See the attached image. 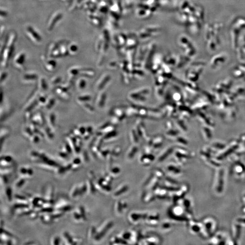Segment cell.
<instances>
[{"label":"cell","instance_id":"1","mask_svg":"<svg viewBox=\"0 0 245 245\" xmlns=\"http://www.w3.org/2000/svg\"><path fill=\"white\" fill-rule=\"evenodd\" d=\"M17 39V34L12 32L6 38L3 44H1V66L6 68L8 66L10 58L14 50L15 43Z\"/></svg>","mask_w":245,"mask_h":245},{"label":"cell","instance_id":"2","mask_svg":"<svg viewBox=\"0 0 245 245\" xmlns=\"http://www.w3.org/2000/svg\"><path fill=\"white\" fill-rule=\"evenodd\" d=\"M202 228L200 234L204 238L212 236L217 227V221L212 216H207L201 222Z\"/></svg>","mask_w":245,"mask_h":245},{"label":"cell","instance_id":"3","mask_svg":"<svg viewBox=\"0 0 245 245\" xmlns=\"http://www.w3.org/2000/svg\"><path fill=\"white\" fill-rule=\"evenodd\" d=\"M224 170L223 168L219 167L216 172L213 188L216 194H221L224 189Z\"/></svg>","mask_w":245,"mask_h":245},{"label":"cell","instance_id":"4","mask_svg":"<svg viewBox=\"0 0 245 245\" xmlns=\"http://www.w3.org/2000/svg\"><path fill=\"white\" fill-rule=\"evenodd\" d=\"M25 32L27 37L34 43L39 44L41 42L42 37L37 31L31 25H28L25 27Z\"/></svg>","mask_w":245,"mask_h":245},{"label":"cell","instance_id":"5","mask_svg":"<svg viewBox=\"0 0 245 245\" xmlns=\"http://www.w3.org/2000/svg\"><path fill=\"white\" fill-rule=\"evenodd\" d=\"M63 18V14L60 11H56L52 14L48 21L47 25V31H51L55 28L57 24Z\"/></svg>","mask_w":245,"mask_h":245},{"label":"cell","instance_id":"6","mask_svg":"<svg viewBox=\"0 0 245 245\" xmlns=\"http://www.w3.org/2000/svg\"><path fill=\"white\" fill-rule=\"evenodd\" d=\"M226 233L223 231H219L213 235L210 239L212 244L224 245L226 244L227 239Z\"/></svg>","mask_w":245,"mask_h":245},{"label":"cell","instance_id":"7","mask_svg":"<svg viewBox=\"0 0 245 245\" xmlns=\"http://www.w3.org/2000/svg\"><path fill=\"white\" fill-rule=\"evenodd\" d=\"M26 59V54L25 52H20L15 56L13 60V63L15 67L20 70H22L24 67Z\"/></svg>","mask_w":245,"mask_h":245},{"label":"cell","instance_id":"8","mask_svg":"<svg viewBox=\"0 0 245 245\" xmlns=\"http://www.w3.org/2000/svg\"><path fill=\"white\" fill-rule=\"evenodd\" d=\"M41 60L44 63L45 69L49 72H52L55 71L57 66V62L54 58H51L50 59H47L45 56H41Z\"/></svg>","mask_w":245,"mask_h":245},{"label":"cell","instance_id":"9","mask_svg":"<svg viewBox=\"0 0 245 245\" xmlns=\"http://www.w3.org/2000/svg\"><path fill=\"white\" fill-rule=\"evenodd\" d=\"M232 173L235 177H243L245 173V167L242 163L235 161L232 166Z\"/></svg>","mask_w":245,"mask_h":245},{"label":"cell","instance_id":"10","mask_svg":"<svg viewBox=\"0 0 245 245\" xmlns=\"http://www.w3.org/2000/svg\"><path fill=\"white\" fill-rule=\"evenodd\" d=\"M113 224L112 222H109L103 225L99 230H97L96 234L94 238L97 241L100 240L104 235H106L108 230L111 228Z\"/></svg>","mask_w":245,"mask_h":245},{"label":"cell","instance_id":"11","mask_svg":"<svg viewBox=\"0 0 245 245\" xmlns=\"http://www.w3.org/2000/svg\"><path fill=\"white\" fill-rule=\"evenodd\" d=\"M38 80V76L34 73H28L24 74L22 78V81L25 84H33Z\"/></svg>","mask_w":245,"mask_h":245},{"label":"cell","instance_id":"12","mask_svg":"<svg viewBox=\"0 0 245 245\" xmlns=\"http://www.w3.org/2000/svg\"><path fill=\"white\" fill-rule=\"evenodd\" d=\"M69 91V90L62 87L61 85L57 86L55 90L56 94L62 99L65 100H68L70 99V94Z\"/></svg>","mask_w":245,"mask_h":245},{"label":"cell","instance_id":"13","mask_svg":"<svg viewBox=\"0 0 245 245\" xmlns=\"http://www.w3.org/2000/svg\"><path fill=\"white\" fill-rule=\"evenodd\" d=\"M201 228H202V224L201 222L197 221H191L189 224V230L192 234L196 235L200 233Z\"/></svg>","mask_w":245,"mask_h":245},{"label":"cell","instance_id":"14","mask_svg":"<svg viewBox=\"0 0 245 245\" xmlns=\"http://www.w3.org/2000/svg\"><path fill=\"white\" fill-rule=\"evenodd\" d=\"M31 123L37 126H45V119L42 112H39L34 115L31 120Z\"/></svg>","mask_w":245,"mask_h":245},{"label":"cell","instance_id":"15","mask_svg":"<svg viewBox=\"0 0 245 245\" xmlns=\"http://www.w3.org/2000/svg\"><path fill=\"white\" fill-rule=\"evenodd\" d=\"M242 231V224L239 222H236L234 223L232 226V236L233 239L235 241L239 239Z\"/></svg>","mask_w":245,"mask_h":245},{"label":"cell","instance_id":"16","mask_svg":"<svg viewBox=\"0 0 245 245\" xmlns=\"http://www.w3.org/2000/svg\"><path fill=\"white\" fill-rule=\"evenodd\" d=\"M81 68L80 67L73 66L69 68L68 70V74L69 76V80L68 81L72 83L73 80L76 78L78 75H80Z\"/></svg>","mask_w":245,"mask_h":245},{"label":"cell","instance_id":"17","mask_svg":"<svg viewBox=\"0 0 245 245\" xmlns=\"http://www.w3.org/2000/svg\"><path fill=\"white\" fill-rule=\"evenodd\" d=\"M56 115L54 113H51L49 114L47 117V125L52 129H55L56 126Z\"/></svg>","mask_w":245,"mask_h":245},{"label":"cell","instance_id":"18","mask_svg":"<svg viewBox=\"0 0 245 245\" xmlns=\"http://www.w3.org/2000/svg\"><path fill=\"white\" fill-rule=\"evenodd\" d=\"M53 196H54V189H53V187L50 186L49 187V189L46 191L45 196L44 198L45 199L46 202H49V203L53 204L54 203Z\"/></svg>","mask_w":245,"mask_h":245},{"label":"cell","instance_id":"19","mask_svg":"<svg viewBox=\"0 0 245 245\" xmlns=\"http://www.w3.org/2000/svg\"><path fill=\"white\" fill-rule=\"evenodd\" d=\"M68 50L69 55L74 56L79 51V47L75 43H70L68 45Z\"/></svg>","mask_w":245,"mask_h":245},{"label":"cell","instance_id":"20","mask_svg":"<svg viewBox=\"0 0 245 245\" xmlns=\"http://www.w3.org/2000/svg\"><path fill=\"white\" fill-rule=\"evenodd\" d=\"M79 75L83 77H92L95 75V72L91 69L81 68Z\"/></svg>","mask_w":245,"mask_h":245},{"label":"cell","instance_id":"21","mask_svg":"<svg viewBox=\"0 0 245 245\" xmlns=\"http://www.w3.org/2000/svg\"><path fill=\"white\" fill-rule=\"evenodd\" d=\"M91 99V96L89 95H81L78 96L76 98V102L79 103V104H81L83 103H85L88 102V101H90Z\"/></svg>","mask_w":245,"mask_h":245},{"label":"cell","instance_id":"22","mask_svg":"<svg viewBox=\"0 0 245 245\" xmlns=\"http://www.w3.org/2000/svg\"><path fill=\"white\" fill-rule=\"evenodd\" d=\"M45 137H46L49 140H52L54 137V134L52 132V130L49 126L44 127L42 130Z\"/></svg>","mask_w":245,"mask_h":245},{"label":"cell","instance_id":"23","mask_svg":"<svg viewBox=\"0 0 245 245\" xmlns=\"http://www.w3.org/2000/svg\"><path fill=\"white\" fill-rule=\"evenodd\" d=\"M38 88L42 91H45L48 89V84L47 82L45 80L44 77H41L38 80Z\"/></svg>","mask_w":245,"mask_h":245},{"label":"cell","instance_id":"24","mask_svg":"<svg viewBox=\"0 0 245 245\" xmlns=\"http://www.w3.org/2000/svg\"><path fill=\"white\" fill-rule=\"evenodd\" d=\"M41 219L45 224H50L54 222L52 216L50 213L42 215L41 216Z\"/></svg>","mask_w":245,"mask_h":245},{"label":"cell","instance_id":"25","mask_svg":"<svg viewBox=\"0 0 245 245\" xmlns=\"http://www.w3.org/2000/svg\"><path fill=\"white\" fill-rule=\"evenodd\" d=\"M147 214H140V213L134 212L130 215V220L133 223H134V222L135 223V222H137L138 221V222L141 217H143L144 216L145 217V216Z\"/></svg>","mask_w":245,"mask_h":245},{"label":"cell","instance_id":"26","mask_svg":"<svg viewBox=\"0 0 245 245\" xmlns=\"http://www.w3.org/2000/svg\"><path fill=\"white\" fill-rule=\"evenodd\" d=\"M86 84H87V83H86V80L84 79V78L79 79L77 81V88L80 91L84 90V88L86 87Z\"/></svg>","mask_w":245,"mask_h":245},{"label":"cell","instance_id":"27","mask_svg":"<svg viewBox=\"0 0 245 245\" xmlns=\"http://www.w3.org/2000/svg\"><path fill=\"white\" fill-rule=\"evenodd\" d=\"M9 134V131L6 129H1V148H2L3 143Z\"/></svg>","mask_w":245,"mask_h":245},{"label":"cell","instance_id":"28","mask_svg":"<svg viewBox=\"0 0 245 245\" xmlns=\"http://www.w3.org/2000/svg\"><path fill=\"white\" fill-rule=\"evenodd\" d=\"M55 103H56V99L52 97L50 98L47 99V101L44 106L45 109L47 110H50L55 105Z\"/></svg>","mask_w":245,"mask_h":245},{"label":"cell","instance_id":"29","mask_svg":"<svg viewBox=\"0 0 245 245\" xmlns=\"http://www.w3.org/2000/svg\"><path fill=\"white\" fill-rule=\"evenodd\" d=\"M70 196L71 198H76L79 196V187L78 186L75 185L72 188L70 193Z\"/></svg>","mask_w":245,"mask_h":245},{"label":"cell","instance_id":"30","mask_svg":"<svg viewBox=\"0 0 245 245\" xmlns=\"http://www.w3.org/2000/svg\"><path fill=\"white\" fill-rule=\"evenodd\" d=\"M23 134L26 138H30L34 134L29 126V127H25L24 128L23 130Z\"/></svg>","mask_w":245,"mask_h":245},{"label":"cell","instance_id":"31","mask_svg":"<svg viewBox=\"0 0 245 245\" xmlns=\"http://www.w3.org/2000/svg\"><path fill=\"white\" fill-rule=\"evenodd\" d=\"M79 196H81L87 191V184L82 183L79 185Z\"/></svg>","mask_w":245,"mask_h":245},{"label":"cell","instance_id":"32","mask_svg":"<svg viewBox=\"0 0 245 245\" xmlns=\"http://www.w3.org/2000/svg\"><path fill=\"white\" fill-rule=\"evenodd\" d=\"M61 81V77H60V76H56L51 78L50 80V84L51 85L55 86V85H57L59 84L60 83Z\"/></svg>","mask_w":245,"mask_h":245},{"label":"cell","instance_id":"33","mask_svg":"<svg viewBox=\"0 0 245 245\" xmlns=\"http://www.w3.org/2000/svg\"><path fill=\"white\" fill-rule=\"evenodd\" d=\"M64 237L65 239L67 244H68L74 245L73 237H72L67 232H64Z\"/></svg>","mask_w":245,"mask_h":245},{"label":"cell","instance_id":"34","mask_svg":"<svg viewBox=\"0 0 245 245\" xmlns=\"http://www.w3.org/2000/svg\"><path fill=\"white\" fill-rule=\"evenodd\" d=\"M47 98L45 96L42 95H39L38 97V105L40 106H44L47 101Z\"/></svg>","mask_w":245,"mask_h":245},{"label":"cell","instance_id":"35","mask_svg":"<svg viewBox=\"0 0 245 245\" xmlns=\"http://www.w3.org/2000/svg\"><path fill=\"white\" fill-rule=\"evenodd\" d=\"M62 150L67 153H68L69 154H72V151H73V150H72L71 145H70V144L68 143L67 141H66V142L64 143Z\"/></svg>","mask_w":245,"mask_h":245},{"label":"cell","instance_id":"36","mask_svg":"<svg viewBox=\"0 0 245 245\" xmlns=\"http://www.w3.org/2000/svg\"><path fill=\"white\" fill-rule=\"evenodd\" d=\"M87 184V191H90L91 193H94L95 192V188L93 185V183L91 180H88V182L86 183Z\"/></svg>","mask_w":245,"mask_h":245},{"label":"cell","instance_id":"37","mask_svg":"<svg viewBox=\"0 0 245 245\" xmlns=\"http://www.w3.org/2000/svg\"><path fill=\"white\" fill-rule=\"evenodd\" d=\"M168 170L170 172H172V173L175 174L177 175H179L181 173V170L180 169H178L177 167H175L174 166H170L168 167Z\"/></svg>","mask_w":245,"mask_h":245},{"label":"cell","instance_id":"38","mask_svg":"<svg viewBox=\"0 0 245 245\" xmlns=\"http://www.w3.org/2000/svg\"><path fill=\"white\" fill-rule=\"evenodd\" d=\"M80 105L84 110L87 111L88 112L92 113L94 111V109H93V107L87 102L83 103Z\"/></svg>","mask_w":245,"mask_h":245},{"label":"cell","instance_id":"39","mask_svg":"<svg viewBox=\"0 0 245 245\" xmlns=\"http://www.w3.org/2000/svg\"><path fill=\"white\" fill-rule=\"evenodd\" d=\"M41 138L40 136L38 135L34 134L29 139L32 143L37 144L40 142Z\"/></svg>","mask_w":245,"mask_h":245},{"label":"cell","instance_id":"40","mask_svg":"<svg viewBox=\"0 0 245 245\" xmlns=\"http://www.w3.org/2000/svg\"><path fill=\"white\" fill-rule=\"evenodd\" d=\"M97 230L94 227H92L89 230L88 232V237L90 239L95 237V235L96 234Z\"/></svg>","mask_w":245,"mask_h":245},{"label":"cell","instance_id":"41","mask_svg":"<svg viewBox=\"0 0 245 245\" xmlns=\"http://www.w3.org/2000/svg\"><path fill=\"white\" fill-rule=\"evenodd\" d=\"M6 195L9 202L12 200V190L10 187H8L6 189Z\"/></svg>","mask_w":245,"mask_h":245},{"label":"cell","instance_id":"42","mask_svg":"<svg viewBox=\"0 0 245 245\" xmlns=\"http://www.w3.org/2000/svg\"><path fill=\"white\" fill-rule=\"evenodd\" d=\"M128 187L127 186H123L121 189H119L115 193V196H118L120 195L122 193H124L125 192L127 191L128 190Z\"/></svg>","mask_w":245,"mask_h":245},{"label":"cell","instance_id":"43","mask_svg":"<svg viewBox=\"0 0 245 245\" xmlns=\"http://www.w3.org/2000/svg\"><path fill=\"white\" fill-rule=\"evenodd\" d=\"M73 216H74V219L77 222H80L81 220L84 221L81 215L80 214V213L78 211L75 212L74 214H73Z\"/></svg>","mask_w":245,"mask_h":245},{"label":"cell","instance_id":"44","mask_svg":"<svg viewBox=\"0 0 245 245\" xmlns=\"http://www.w3.org/2000/svg\"><path fill=\"white\" fill-rule=\"evenodd\" d=\"M79 132L80 134L81 137L84 136L86 133V128L84 126H80L79 127H77Z\"/></svg>","mask_w":245,"mask_h":245},{"label":"cell","instance_id":"45","mask_svg":"<svg viewBox=\"0 0 245 245\" xmlns=\"http://www.w3.org/2000/svg\"><path fill=\"white\" fill-rule=\"evenodd\" d=\"M58 156L61 159H65L68 158L69 154L61 150L58 153Z\"/></svg>","mask_w":245,"mask_h":245},{"label":"cell","instance_id":"46","mask_svg":"<svg viewBox=\"0 0 245 245\" xmlns=\"http://www.w3.org/2000/svg\"><path fill=\"white\" fill-rule=\"evenodd\" d=\"M78 211L81 215L84 221H85L86 220V216H85V210H84V208L82 207V206H80L79 208V210Z\"/></svg>","mask_w":245,"mask_h":245},{"label":"cell","instance_id":"47","mask_svg":"<svg viewBox=\"0 0 245 245\" xmlns=\"http://www.w3.org/2000/svg\"><path fill=\"white\" fill-rule=\"evenodd\" d=\"M60 243V237L59 236H55L51 240V244L52 245H59Z\"/></svg>","mask_w":245,"mask_h":245},{"label":"cell","instance_id":"48","mask_svg":"<svg viewBox=\"0 0 245 245\" xmlns=\"http://www.w3.org/2000/svg\"><path fill=\"white\" fill-rule=\"evenodd\" d=\"M8 16V12L7 10H5L4 9H1V20L4 19Z\"/></svg>","mask_w":245,"mask_h":245},{"label":"cell","instance_id":"49","mask_svg":"<svg viewBox=\"0 0 245 245\" xmlns=\"http://www.w3.org/2000/svg\"><path fill=\"white\" fill-rule=\"evenodd\" d=\"M25 182V180L24 178H21L19 180L17 181L16 184V187L17 188H21L24 184Z\"/></svg>","mask_w":245,"mask_h":245},{"label":"cell","instance_id":"50","mask_svg":"<svg viewBox=\"0 0 245 245\" xmlns=\"http://www.w3.org/2000/svg\"><path fill=\"white\" fill-rule=\"evenodd\" d=\"M39 212H37L33 211H32V212L29 214L30 218L31 219H35L37 218L39 216Z\"/></svg>","mask_w":245,"mask_h":245},{"label":"cell","instance_id":"51","mask_svg":"<svg viewBox=\"0 0 245 245\" xmlns=\"http://www.w3.org/2000/svg\"><path fill=\"white\" fill-rule=\"evenodd\" d=\"M25 119H26V120H31L32 117H33V116H34L33 113H32V111H31L25 112Z\"/></svg>","mask_w":245,"mask_h":245},{"label":"cell","instance_id":"52","mask_svg":"<svg viewBox=\"0 0 245 245\" xmlns=\"http://www.w3.org/2000/svg\"><path fill=\"white\" fill-rule=\"evenodd\" d=\"M7 76H8V74L6 72H3L2 73H1V82L2 83L7 78Z\"/></svg>","mask_w":245,"mask_h":245},{"label":"cell","instance_id":"53","mask_svg":"<svg viewBox=\"0 0 245 245\" xmlns=\"http://www.w3.org/2000/svg\"><path fill=\"white\" fill-rule=\"evenodd\" d=\"M27 170H28V169H26V168L23 167V168H21L20 170V173L21 176H27V177H28V175H27Z\"/></svg>","mask_w":245,"mask_h":245},{"label":"cell","instance_id":"54","mask_svg":"<svg viewBox=\"0 0 245 245\" xmlns=\"http://www.w3.org/2000/svg\"><path fill=\"white\" fill-rule=\"evenodd\" d=\"M162 227L163 229L168 230L171 228V225L170 224H169V223H164L162 225Z\"/></svg>","mask_w":245,"mask_h":245},{"label":"cell","instance_id":"55","mask_svg":"<svg viewBox=\"0 0 245 245\" xmlns=\"http://www.w3.org/2000/svg\"><path fill=\"white\" fill-rule=\"evenodd\" d=\"M83 158L85 162H87L89 161V157H88V154L86 151H84L82 154Z\"/></svg>","mask_w":245,"mask_h":245},{"label":"cell","instance_id":"56","mask_svg":"<svg viewBox=\"0 0 245 245\" xmlns=\"http://www.w3.org/2000/svg\"><path fill=\"white\" fill-rule=\"evenodd\" d=\"M236 221L240 223L241 224L245 225V216H243V217H240V218H238Z\"/></svg>","mask_w":245,"mask_h":245},{"label":"cell","instance_id":"57","mask_svg":"<svg viewBox=\"0 0 245 245\" xmlns=\"http://www.w3.org/2000/svg\"><path fill=\"white\" fill-rule=\"evenodd\" d=\"M111 173H114L115 174H116L119 173V172H120V169H119V168H115L114 169H112V170L111 171Z\"/></svg>","mask_w":245,"mask_h":245},{"label":"cell","instance_id":"58","mask_svg":"<svg viewBox=\"0 0 245 245\" xmlns=\"http://www.w3.org/2000/svg\"><path fill=\"white\" fill-rule=\"evenodd\" d=\"M5 31V26L4 25H2L1 26V37H2V36L3 35V34L4 33Z\"/></svg>","mask_w":245,"mask_h":245},{"label":"cell","instance_id":"59","mask_svg":"<svg viewBox=\"0 0 245 245\" xmlns=\"http://www.w3.org/2000/svg\"><path fill=\"white\" fill-rule=\"evenodd\" d=\"M61 1L64 2H69L71 3V2H72V0H61Z\"/></svg>","mask_w":245,"mask_h":245}]
</instances>
